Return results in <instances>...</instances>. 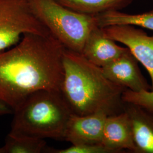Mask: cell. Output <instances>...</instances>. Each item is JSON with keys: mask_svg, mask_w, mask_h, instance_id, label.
<instances>
[{"mask_svg": "<svg viewBox=\"0 0 153 153\" xmlns=\"http://www.w3.org/2000/svg\"><path fill=\"white\" fill-rule=\"evenodd\" d=\"M107 115L98 112L88 115L72 114L66 128L64 140L72 145H102Z\"/></svg>", "mask_w": 153, "mask_h": 153, "instance_id": "ba28073f", "label": "cell"}, {"mask_svg": "<svg viewBox=\"0 0 153 153\" xmlns=\"http://www.w3.org/2000/svg\"><path fill=\"white\" fill-rule=\"evenodd\" d=\"M27 33H51L34 14L29 0H0V52L15 45Z\"/></svg>", "mask_w": 153, "mask_h": 153, "instance_id": "5b68a950", "label": "cell"}, {"mask_svg": "<svg viewBox=\"0 0 153 153\" xmlns=\"http://www.w3.org/2000/svg\"><path fill=\"white\" fill-rule=\"evenodd\" d=\"M13 114V111L8 105L0 100V116Z\"/></svg>", "mask_w": 153, "mask_h": 153, "instance_id": "e0dca14e", "label": "cell"}, {"mask_svg": "<svg viewBox=\"0 0 153 153\" xmlns=\"http://www.w3.org/2000/svg\"><path fill=\"white\" fill-rule=\"evenodd\" d=\"M99 27L114 25H131L153 31V8L150 11L129 14L120 10L107 11L96 16Z\"/></svg>", "mask_w": 153, "mask_h": 153, "instance_id": "7c38bea8", "label": "cell"}, {"mask_svg": "<svg viewBox=\"0 0 153 153\" xmlns=\"http://www.w3.org/2000/svg\"><path fill=\"white\" fill-rule=\"evenodd\" d=\"M102 145L111 153H123L125 150L137 153L131 120L124 110L106 117Z\"/></svg>", "mask_w": 153, "mask_h": 153, "instance_id": "9c48e42d", "label": "cell"}, {"mask_svg": "<svg viewBox=\"0 0 153 153\" xmlns=\"http://www.w3.org/2000/svg\"><path fill=\"white\" fill-rule=\"evenodd\" d=\"M129 51L127 47L117 45L105 35L102 28L97 26L90 33L81 54L91 63L102 68Z\"/></svg>", "mask_w": 153, "mask_h": 153, "instance_id": "30bf717a", "label": "cell"}, {"mask_svg": "<svg viewBox=\"0 0 153 153\" xmlns=\"http://www.w3.org/2000/svg\"><path fill=\"white\" fill-rule=\"evenodd\" d=\"M105 35L116 42L126 45L143 66L151 79L153 91V35L131 25H114L102 28Z\"/></svg>", "mask_w": 153, "mask_h": 153, "instance_id": "8992f818", "label": "cell"}, {"mask_svg": "<svg viewBox=\"0 0 153 153\" xmlns=\"http://www.w3.org/2000/svg\"><path fill=\"white\" fill-rule=\"evenodd\" d=\"M124 110L131 120L137 153H153V111L129 103Z\"/></svg>", "mask_w": 153, "mask_h": 153, "instance_id": "8fae6325", "label": "cell"}, {"mask_svg": "<svg viewBox=\"0 0 153 153\" xmlns=\"http://www.w3.org/2000/svg\"><path fill=\"white\" fill-rule=\"evenodd\" d=\"M138 62L129 51L102 68L104 75L111 82L132 91L151 90V85L143 76Z\"/></svg>", "mask_w": 153, "mask_h": 153, "instance_id": "52a82bcc", "label": "cell"}, {"mask_svg": "<svg viewBox=\"0 0 153 153\" xmlns=\"http://www.w3.org/2000/svg\"><path fill=\"white\" fill-rule=\"evenodd\" d=\"M72 114L60 91L39 90L30 95L13 111L8 134L64 140Z\"/></svg>", "mask_w": 153, "mask_h": 153, "instance_id": "3957f363", "label": "cell"}, {"mask_svg": "<svg viewBox=\"0 0 153 153\" xmlns=\"http://www.w3.org/2000/svg\"><path fill=\"white\" fill-rule=\"evenodd\" d=\"M122 100L125 103L136 104L153 111V91L134 92L126 89L122 95Z\"/></svg>", "mask_w": 153, "mask_h": 153, "instance_id": "9a60e30c", "label": "cell"}, {"mask_svg": "<svg viewBox=\"0 0 153 153\" xmlns=\"http://www.w3.org/2000/svg\"><path fill=\"white\" fill-rule=\"evenodd\" d=\"M46 145L44 139L8 134L2 148L3 153H40L46 149Z\"/></svg>", "mask_w": 153, "mask_h": 153, "instance_id": "5bb4252c", "label": "cell"}, {"mask_svg": "<svg viewBox=\"0 0 153 153\" xmlns=\"http://www.w3.org/2000/svg\"><path fill=\"white\" fill-rule=\"evenodd\" d=\"M66 7L85 14L97 16L105 12L120 10L134 0H56Z\"/></svg>", "mask_w": 153, "mask_h": 153, "instance_id": "4fadbf2b", "label": "cell"}, {"mask_svg": "<svg viewBox=\"0 0 153 153\" xmlns=\"http://www.w3.org/2000/svg\"><path fill=\"white\" fill-rule=\"evenodd\" d=\"M0 153H3V150L2 148H0Z\"/></svg>", "mask_w": 153, "mask_h": 153, "instance_id": "ac0fdd59", "label": "cell"}, {"mask_svg": "<svg viewBox=\"0 0 153 153\" xmlns=\"http://www.w3.org/2000/svg\"><path fill=\"white\" fill-rule=\"evenodd\" d=\"M65 48L51 33H27L0 52V100L14 111L36 91H60Z\"/></svg>", "mask_w": 153, "mask_h": 153, "instance_id": "6da1fadb", "label": "cell"}, {"mask_svg": "<svg viewBox=\"0 0 153 153\" xmlns=\"http://www.w3.org/2000/svg\"><path fill=\"white\" fill-rule=\"evenodd\" d=\"M39 20L66 49L81 53L90 33L98 25L96 16L71 10L56 0H29Z\"/></svg>", "mask_w": 153, "mask_h": 153, "instance_id": "277c9868", "label": "cell"}, {"mask_svg": "<svg viewBox=\"0 0 153 153\" xmlns=\"http://www.w3.org/2000/svg\"><path fill=\"white\" fill-rule=\"evenodd\" d=\"M61 93L73 114L88 115L103 112L107 116L124 111L122 95L127 88L111 82L102 68L81 53L65 48Z\"/></svg>", "mask_w": 153, "mask_h": 153, "instance_id": "7a4b0ae2", "label": "cell"}, {"mask_svg": "<svg viewBox=\"0 0 153 153\" xmlns=\"http://www.w3.org/2000/svg\"><path fill=\"white\" fill-rule=\"evenodd\" d=\"M53 153H111L108 149L102 145H72L64 149H51Z\"/></svg>", "mask_w": 153, "mask_h": 153, "instance_id": "2e32d148", "label": "cell"}]
</instances>
